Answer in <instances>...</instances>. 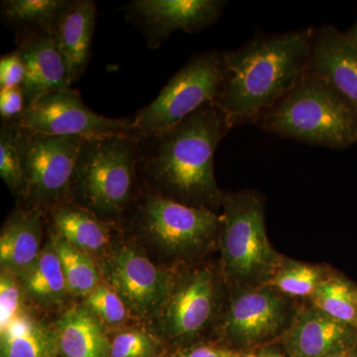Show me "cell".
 Masks as SVG:
<instances>
[{
    "mask_svg": "<svg viewBox=\"0 0 357 357\" xmlns=\"http://www.w3.org/2000/svg\"><path fill=\"white\" fill-rule=\"evenodd\" d=\"M230 130L217 105L208 103L173 128L138 137V170L168 192L166 198L211 211L223 196L215 183V150Z\"/></svg>",
    "mask_w": 357,
    "mask_h": 357,
    "instance_id": "1",
    "label": "cell"
},
{
    "mask_svg": "<svg viewBox=\"0 0 357 357\" xmlns=\"http://www.w3.org/2000/svg\"><path fill=\"white\" fill-rule=\"evenodd\" d=\"M256 126L311 145L344 149L357 144V110L323 77L307 70Z\"/></svg>",
    "mask_w": 357,
    "mask_h": 357,
    "instance_id": "3",
    "label": "cell"
},
{
    "mask_svg": "<svg viewBox=\"0 0 357 357\" xmlns=\"http://www.w3.org/2000/svg\"><path fill=\"white\" fill-rule=\"evenodd\" d=\"M59 234L82 251L100 250L109 241L105 225L83 208L59 204L51 211Z\"/></svg>",
    "mask_w": 357,
    "mask_h": 357,
    "instance_id": "20",
    "label": "cell"
},
{
    "mask_svg": "<svg viewBox=\"0 0 357 357\" xmlns=\"http://www.w3.org/2000/svg\"><path fill=\"white\" fill-rule=\"evenodd\" d=\"M184 357H229L225 352L218 351V349H210V347H199L194 349Z\"/></svg>",
    "mask_w": 357,
    "mask_h": 357,
    "instance_id": "33",
    "label": "cell"
},
{
    "mask_svg": "<svg viewBox=\"0 0 357 357\" xmlns=\"http://www.w3.org/2000/svg\"><path fill=\"white\" fill-rule=\"evenodd\" d=\"M314 29L255 37L225 52L227 77L215 103L230 128L255 124L307 72Z\"/></svg>",
    "mask_w": 357,
    "mask_h": 357,
    "instance_id": "2",
    "label": "cell"
},
{
    "mask_svg": "<svg viewBox=\"0 0 357 357\" xmlns=\"http://www.w3.org/2000/svg\"><path fill=\"white\" fill-rule=\"evenodd\" d=\"M58 344L66 357H105L110 349L102 326L84 307L70 310L60 319Z\"/></svg>",
    "mask_w": 357,
    "mask_h": 357,
    "instance_id": "19",
    "label": "cell"
},
{
    "mask_svg": "<svg viewBox=\"0 0 357 357\" xmlns=\"http://www.w3.org/2000/svg\"><path fill=\"white\" fill-rule=\"evenodd\" d=\"M143 225L155 239L172 249L194 248L210 238L222 218L215 211L194 208L172 199L147 197Z\"/></svg>",
    "mask_w": 357,
    "mask_h": 357,
    "instance_id": "10",
    "label": "cell"
},
{
    "mask_svg": "<svg viewBox=\"0 0 357 357\" xmlns=\"http://www.w3.org/2000/svg\"><path fill=\"white\" fill-rule=\"evenodd\" d=\"M326 357H357V351L356 347H352L351 349H345V351L337 352V354H332V356Z\"/></svg>",
    "mask_w": 357,
    "mask_h": 357,
    "instance_id": "34",
    "label": "cell"
},
{
    "mask_svg": "<svg viewBox=\"0 0 357 357\" xmlns=\"http://www.w3.org/2000/svg\"><path fill=\"white\" fill-rule=\"evenodd\" d=\"M21 316L20 288L13 277L2 273L0 279V330H4Z\"/></svg>",
    "mask_w": 357,
    "mask_h": 357,
    "instance_id": "29",
    "label": "cell"
},
{
    "mask_svg": "<svg viewBox=\"0 0 357 357\" xmlns=\"http://www.w3.org/2000/svg\"><path fill=\"white\" fill-rule=\"evenodd\" d=\"M26 107L22 86L0 91V117L1 122L13 121L23 114Z\"/></svg>",
    "mask_w": 357,
    "mask_h": 357,
    "instance_id": "32",
    "label": "cell"
},
{
    "mask_svg": "<svg viewBox=\"0 0 357 357\" xmlns=\"http://www.w3.org/2000/svg\"><path fill=\"white\" fill-rule=\"evenodd\" d=\"M17 50L24 62L22 89L26 107L53 91L70 89L69 72L53 36L42 31L18 33Z\"/></svg>",
    "mask_w": 357,
    "mask_h": 357,
    "instance_id": "11",
    "label": "cell"
},
{
    "mask_svg": "<svg viewBox=\"0 0 357 357\" xmlns=\"http://www.w3.org/2000/svg\"><path fill=\"white\" fill-rule=\"evenodd\" d=\"M25 75L24 62L17 49L0 59V91L22 86Z\"/></svg>",
    "mask_w": 357,
    "mask_h": 357,
    "instance_id": "31",
    "label": "cell"
},
{
    "mask_svg": "<svg viewBox=\"0 0 357 357\" xmlns=\"http://www.w3.org/2000/svg\"><path fill=\"white\" fill-rule=\"evenodd\" d=\"M347 36L349 37V39L351 40V43L354 45L357 50V20L354 25L352 26L351 29L349 30L347 33Z\"/></svg>",
    "mask_w": 357,
    "mask_h": 357,
    "instance_id": "35",
    "label": "cell"
},
{
    "mask_svg": "<svg viewBox=\"0 0 357 357\" xmlns=\"http://www.w3.org/2000/svg\"><path fill=\"white\" fill-rule=\"evenodd\" d=\"M70 0H4L1 1L3 20L23 31H42L51 34L59 16Z\"/></svg>",
    "mask_w": 357,
    "mask_h": 357,
    "instance_id": "21",
    "label": "cell"
},
{
    "mask_svg": "<svg viewBox=\"0 0 357 357\" xmlns=\"http://www.w3.org/2000/svg\"><path fill=\"white\" fill-rule=\"evenodd\" d=\"M96 20L95 1L72 0L52 30L51 35L64 58L72 84L81 79L88 68Z\"/></svg>",
    "mask_w": 357,
    "mask_h": 357,
    "instance_id": "16",
    "label": "cell"
},
{
    "mask_svg": "<svg viewBox=\"0 0 357 357\" xmlns=\"http://www.w3.org/2000/svg\"><path fill=\"white\" fill-rule=\"evenodd\" d=\"M151 351V342L143 333H121L110 344V357H143Z\"/></svg>",
    "mask_w": 357,
    "mask_h": 357,
    "instance_id": "30",
    "label": "cell"
},
{
    "mask_svg": "<svg viewBox=\"0 0 357 357\" xmlns=\"http://www.w3.org/2000/svg\"><path fill=\"white\" fill-rule=\"evenodd\" d=\"M264 357H283L280 354H275V352H269V354H265Z\"/></svg>",
    "mask_w": 357,
    "mask_h": 357,
    "instance_id": "36",
    "label": "cell"
},
{
    "mask_svg": "<svg viewBox=\"0 0 357 357\" xmlns=\"http://www.w3.org/2000/svg\"><path fill=\"white\" fill-rule=\"evenodd\" d=\"M225 77V52H206L190 59L153 102L134 115L137 137L173 128L204 105L215 102Z\"/></svg>",
    "mask_w": 357,
    "mask_h": 357,
    "instance_id": "6",
    "label": "cell"
},
{
    "mask_svg": "<svg viewBox=\"0 0 357 357\" xmlns=\"http://www.w3.org/2000/svg\"><path fill=\"white\" fill-rule=\"evenodd\" d=\"M1 344L3 357H49L51 352L44 328L23 314L1 331Z\"/></svg>",
    "mask_w": 357,
    "mask_h": 357,
    "instance_id": "22",
    "label": "cell"
},
{
    "mask_svg": "<svg viewBox=\"0 0 357 357\" xmlns=\"http://www.w3.org/2000/svg\"><path fill=\"white\" fill-rule=\"evenodd\" d=\"M213 306V277L208 272H199L182 286L171 301L167 312L170 330L178 335L199 332L210 319Z\"/></svg>",
    "mask_w": 357,
    "mask_h": 357,
    "instance_id": "17",
    "label": "cell"
},
{
    "mask_svg": "<svg viewBox=\"0 0 357 357\" xmlns=\"http://www.w3.org/2000/svg\"><path fill=\"white\" fill-rule=\"evenodd\" d=\"M89 309L109 324H119L128 316L121 296L107 287L95 289L86 299Z\"/></svg>",
    "mask_w": 357,
    "mask_h": 357,
    "instance_id": "28",
    "label": "cell"
},
{
    "mask_svg": "<svg viewBox=\"0 0 357 357\" xmlns=\"http://www.w3.org/2000/svg\"><path fill=\"white\" fill-rule=\"evenodd\" d=\"M227 2L223 0H133L123 7L126 20L157 49L173 33H199L220 20Z\"/></svg>",
    "mask_w": 357,
    "mask_h": 357,
    "instance_id": "9",
    "label": "cell"
},
{
    "mask_svg": "<svg viewBox=\"0 0 357 357\" xmlns=\"http://www.w3.org/2000/svg\"><path fill=\"white\" fill-rule=\"evenodd\" d=\"M356 328L314 307L295 317L286 344L294 357H326L356 347Z\"/></svg>",
    "mask_w": 357,
    "mask_h": 357,
    "instance_id": "14",
    "label": "cell"
},
{
    "mask_svg": "<svg viewBox=\"0 0 357 357\" xmlns=\"http://www.w3.org/2000/svg\"><path fill=\"white\" fill-rule=\"evenodd\" d=\"M222 250L225 271L243 284L270 281L280 264L268 241L264 208L253 192L223 195Z\"/></svg>",
    "mask_w": 357,
    "mask_h": 357,
    "instance_id": "5",
    "label": "cell"
},
{
    "mask_svg": "<svg viewBox=\"0 0 357 357\" xmlns=\"http://www.w3.org/2000/svg\"><path fill=\"white\" fill-rule=\"evenodd\" d=\"M138 137L112 135L86 139L72 187L89 210L119 215L132 197L138 172Z\"/></svg>",
    "mask_w": 357,
    "mask_h": 357,
    "instance_id": "4",
    "label": "cell"
},
{
    "mask_svg": "<svg viewBox=\"0 0 357 357\" xmlns=\"http://www.w3.org/2000/svg\"><path fill=\"white\" fill-rule=\"evenodd\" d=\"M0 176L15 194L26 195L23 166L22 129L16 119L1 122L0 128Z\"/></svg>",
    "mask_w": 357,
    "mask_h": 357,
    "instance_id": "24",
    "label": "cell"
},
{
    "mask_svg": "<svg viewBox=\"0 0 357 357\" xmlns=\"http://www.w3.org/2000/svg\"><path fill=\"white\" fill-rule=\"evenodd\" d=\"M286 318V303L273 288L244 290L232 301L227 331L243 342H255L274 335Z\"/></svg>",
    "mask_w": 357,
    "mask_h": 357,
    "instance_id": "13",
    "label": "cell"
},
{
    "mask_svg": "<svg viewBox=\"0 0 357 357\" xmlns=\"http://www.w3.org/2000/svg\"><path fill=\"white\" fill-rule=\"evenodd\" d=\"M112 267V282L116 293L136 311H148L165 297L166 275L137 251L121 248Z\"/></svg>",
    "mask_w": 357,
    "mask_h": 357,
    "instance_id": "15",
    "label": "cell"
},
{
    "mask_svg": "<svg viewBox=\"0 0 357 357\" xmlns=\"http://www.w3.org/2000/svg\"><path fill=\"white\" fill-rule=\"evenodd\" d=\"M21 129L26 195L41 203L62 199L72 187L77 157L86 139Z\"/></svg>",
    "mask_w": 357,
    "mask_h": 357,
    "instance_id": "8",
    "label": "cell"
},
{
    "mask_svg": "<svg viewBox=\"0 0 357 357\" xmlns=\"http://www.w3.org/2000/svg\"><path fill=\"white\" fill-rule=\"evenodd\" d=\"M53 243L69 292L74 295H89L98 288V273L93 262L84 251L73 246L62 236L54 238Z\"/></svg>",
    "mask_w": 357,
    "mask_h": 357,
    "instance_id": "25",
    "label": "cell"
},
{
    "mask_svg": "<svg viewBox=\"0 0 357 357\" xmlns=\"http://www.w3.org/2000/svg\"><path fill=\"white\" fill-rule=\"evenodd\" d=\"M25 286L30 293L40 298H59L69 291L53 241L26 272Z\"/></svg>",
    "mask_w": 357,
    "mask_h": 357,
    "instance_id": "26",
    "label": "cell"
},
{
    "mask_svg": "<svg viewBox=\"0 0 357 357\" xmlns=\"http://www.w3.org/2000/svg\"><path fill=\"white\" fill-rule=\"evenodd\" d=\"M312 301L319 311L357 331V291L347 281L325 279L312 294Z\"/></svg>",
    "mask_w": 357,
    "mask_h": 357,
    "instance_id": "23",
    "label": "cell"
},
{
    "mask_svg": "<svg viewBox=\"0 0 357 357\" xmlns=\"http://www.w3.org/2000/svg\"><path fill=\"white\" fill-rule=\"evenodd\" d=\"M16 121L33 133L77 136L84 139L112 135H136L133 117L109 119L93 112L72 88L53 91L25 107Z\"/></svg>",
    "mask_w": 357,
    "mask_h": 357,
    "instance_id": "7",
    "label": "cell"
},
{
    "mask_svg": "<svg viewBox=\"0 0 357 357\" xmlns=\"http://www.w3.org/2000/svg\"><path fill=\"white\" fill-rule=\"evenodd\" d=\"M307 70L325 79L357 110V50L333 26L314 30Z\"/></svg>",
    "mask_w": 357,
    "mask_h": 357,
    "instance_id": "12",
    "label": "cell"
},
{
    "mask_svg": "<svg viewBox=\"0 0 357 357\" xmlns=\"http://www.w3.org/2000/svg\"><path fill=\"white\" fill-rule=\"evenodd\" d=\"M40 215L37 211L16 213L0 236V260L6 266L26 272L40 255Z\"/></svg>",
    "mask_w": 357,
    "mask_h": 357,
    "instance_id": "18",
    "label": "cell"
},
{
    "mask_svg": "<svg viewBox=\"0 0 357 357\" xmlns=\"http://www.w3.org/2000/svg\"><path fill=\"white\" fill-rule=\"evenodd\" d=\"M323 272L312 265L291 264L278 270L270 285L290 296H312L323 281Z\"/></svg>",
    "mask_w": 357,
    "mask_h": 357,
    "instance_id": "27",
    "label": "cell"
}]
</instances>
